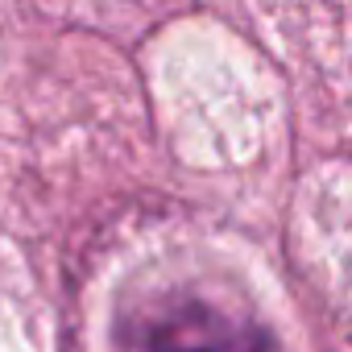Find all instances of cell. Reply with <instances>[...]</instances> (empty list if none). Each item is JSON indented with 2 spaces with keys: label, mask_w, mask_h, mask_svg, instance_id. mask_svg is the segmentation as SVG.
<instances>
[{
  "label": "cell",
  "mask_w": 352,
  "mask_h": 352,
  "mask_svg": "<svg viewBox=\"0 0 352 352\" xmlns=\"http://www.w3.org/2000/svg\"><path fill=\"white\" fill-rule=\"evenodd\" d=\"M124 352H278V344L253 315L174 290L129 319Z\"/></svg>",
  "instance_id": "6da1fadb"
}]
</instances>
